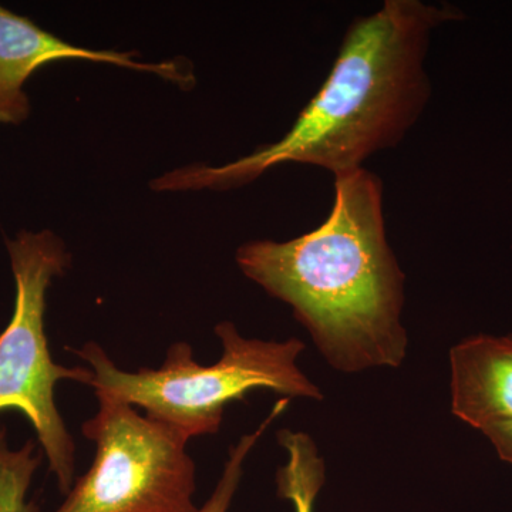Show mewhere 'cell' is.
Segmentation results:
<instances>
[{
	"instance_id": "7a4b0ae2",
	"label": "cell",
	"mask_w": 512,
	"mask_h": 512,
	"mask_svg": "<svg viewBox=\"0 0 512 512\" xmlns=\"http://www.w3.org/2000/svg\"><path fill=\"white\" fill-rule=\"evenodd\" d=\"M242 274L288 303L330 366L343 373L406 359L404 274L387 241L383 183L366 168L335 177L328 218L286 242L238 248Z\"/></svg>"
},
{
	"instance_id": "8fae6325",
	"label": "cell",
	"mask_w": 512,
	"mask_h": 512,
	"mask_svg": "<svg viewBox=\"0 0 512 512\" xmlns=\"http://www.w3.org/2000/svg\"><path fill=\"white\" fill-rule=\"evenodd\" d=\"M481 433L493 444L498 457L505 463L512 464V421L493 424Z\"/></svg>"
},
{
	"instance_id": "6da1fadb",
	"label": "cell",
	"mask_w": 512,
	"mask_h": 512,
	"mask_svg": "<svg viewBox=\"0 0 512 512\" xmlns=\"http://www.w3.org/2000/svg\"><path fill=\"white\" fill-rule=\"evenodd\" d=\"M466 13L448 3L386 0L353 20L319 92L281 140L224 165L177 168L151 183L156 191H227L271 168L313 165L333 177L402 143L431 97L426 69L431 36Z\"/></svg>"
},
{
	"instance_id": "9c48e42d",
	"label": "cell",
	"mask_w": 512,
	"mask_h": 512,
	"mask_svg": "<svg viewBox=\"0 0 512 512\" xmlns=\"http://www.w3.org/2000/svg\"><path fill=\"white\" fill-rule=\"evenodd\" d=\"M40 461L35 441L12 450L6 429L0 426V512H39L35 501H28V491Z\"/></svg>"
},
{
	"instance_id": "8992f818",
	"label": "cell",
	"mask_w": 512,
	"mask_h": 512,
	"mask_svg": "<svg viewBox=\"0 0 512 512\" xmlns=\"http://www.w3.org/2000/svg\"><path fill=\"white\" fill-rule=\"evenodd\" d=\"M134 57L133 52H100L74 46L0 5V124L28 120L30 101L23 87L39 67L59 60H92L158 74L178 84L192 82L191 74L177 63H140Z\"/></svg>"
},
{
	"instance_id": "277c9868",
	"label": "cell",
	"mask_w": 512,
	"mask_h": 512,
	"mask_svg": "<svg viewBox=\"0 0 512 512\" xmlns=\"http://www.w3.org/2000/svg\"><path fill=\"white\" fill-rule=\"evenodd\" d=\"M6 249L16 298L12 319L0 333V412L16 410L29 420L57 487L67 494L74 478V441L57 410L55 389L60 380L90 384L93 373L53 362L45 313L50 282L66 272L72 256L49 229L20 231L6 239Z\"/></svg>"
},
{
	"instance_id": "30bf717a",
	"label": "cell",
	"mask_w": 512,
	"mask_h": 512,
	"mask_svg": "<svg viewBox=\"0 0 512 512\" xmlns=\"http://www.w3.org/2000/svg\"><path fill=\"white\" fill-rule=\"evenodd\" d=\"M289 399L278 400L275 403L274 409L268 414V417L262 421L261 426L254 431V433L245 434L241 437V440L231 447L229 450V456L227 463H225L224 471L220 481H218L217 487H215L214 493H212L210 500L207 504L201 508L200 512H227L229 504H231L232 498H234L235 491L238 490L239 481H241L242 473H244V463L251 453L252 448L261 439L262 434L265 433L266 429L271 426L272 423L282 413L288 409Z\"/></svg>"
},
{
	"instance_id": "52a82bcc",
	"label": "cell",
	"mask_w": 512,
	"mask_h": 512,
	"mask_svg": "<svg viewBox=\"0 0 512 512\" xmlns=\"http://www.w3.org/2000/svg\"><path fill=\"white\" fill-rule=\"evenodd\" d=\"M451 412L473 429L512 421V333L476 335L450 350Z\"/></svg>"
},
{
	"instance_id": "ba28073f",
	"label": "cell",
	"mask_w": 512,
	"mask_h": 512,
	"mask_svg": "<svg viewBox=\"0 0 512 512\" xmlns=\"http://www.w3.org/2000/svg\"><path fill=\"white\" fill-rule=\"evenodd\" d=\"M279 446L286 451V463L276 473L279 497L291 501L295 512H313L316 497L325 484V460L309 434L278 431Z\"/></svg>"
},
{
	"instance_id": "3957f363",
	"label": "cell",
	"mask_w": 512,
	"mask_h": 512,
	"mask_svg": "<svg viewBox=\"0 0 512 512\" xmlns=\"http://www.w3.org/2000/svg\"><path fill=\"white\" fill-rule=\"evenodd\" d=\"M215 333L222 356L215 365L201 366L185 342L167 350L160 369L124 372L97 343L80 349L67 348L86 360L93 377L89 386L97 397H107L146 410L151 419L163 421L185 437L215 434L220 430L225 407L256 389H268L285 397L320 400L322 392L298 365L305 343L247 339L232 322H221Z\"/></svg>"
},
{
	"instance_id": "5b68a950",
	"label": "cell",
	"mask_w": 512,
	"mask_h": 512,
	"mask_svg": "<svg viewBox=\"0 0 512 512\" xmlns=\"http://www.w3.org/2000/svg\"><path fill=\"white\" fill-rule=\"evenodd\" d=\"M97 399L99 412L82 427L96 457L55 512H200L190 439L130 404Z\"/></svg>"
}]
</instances>
